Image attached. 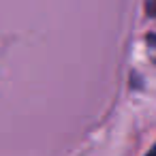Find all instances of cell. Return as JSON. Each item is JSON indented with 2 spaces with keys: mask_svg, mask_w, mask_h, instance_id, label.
<instances>
[{
  "mask_svg": "<svg viewBox=\"0 0 156 156\" xmlns=\"http://www.w3.org/2000/svg\"><path fill=\"white\" fill-rule=\"evenodd\" d=\"M147 49H150V58L156 62V34L147 37Z\"/></svg>",
  "mask_w": 156,
  "mask_h": 156,
  "instance_id": "1",
  "label": "cell"
},
{
  "mask_svg": "<svg viewBox=\"0 0 156 156\" xmlns=\"http://www.w3.org/2000/svg\"><path fill=\"white\" fill-rule=\"evenodd\" d=\"M145 156H156V145H154V147H152V150H150V152H147Z\"/></svg>",
  "mask_w": 156,
  "mask_h": 156,
  "instance_id": "2",
  "label": "cell"
},
{
  "mask_svg": "<svg viewBox=\"0 0 156 156\" xmlns=\"http://www.w3.org/2000/svg\"><path fill=\"white\" fill-rule=\"evenodd\" d=\"M150 11H152V13H154V15H156V0H154V5H152V7H150Z\"/></svg>",
  "mask_w": 156,
  "mask_h": 156,
  "instance_id": "3",
  "label": "cell"
}]
</instances>
